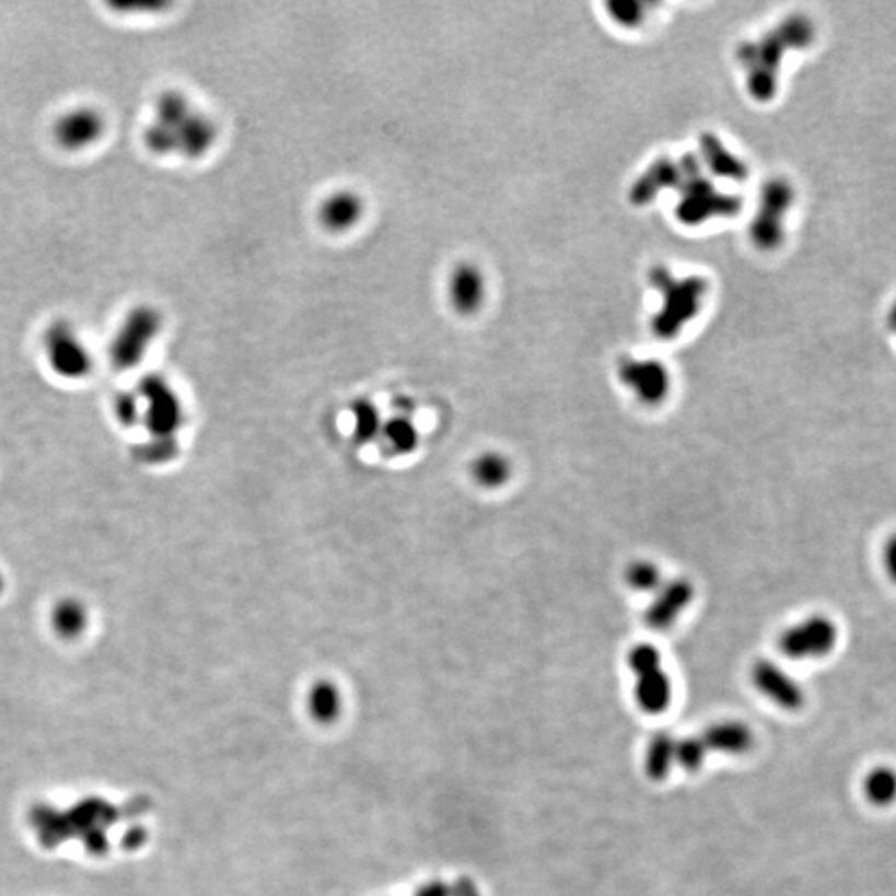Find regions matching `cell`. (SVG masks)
<instances>
[{"label": "cell", "mask_w": 896, "mask_h": 896, "mask_svg": "<svg viewBox=\"0 0 896 896\" xmlns=\"http://www.w3.org/2000/svg\"><path fill=\"white\" fill-rule=\"evenodd\" d=\"M708 754L701 735L676 738V764H679L687 772L701 769L702 764L708 759Z\"/></svg>", "instance_id": "cell-27"}, {"label": "cell", "mask_w": 896, "mask_h": 896, "mask_svg": "<svg viewBox=\"0 0 896 896\" xmlns=\"http://www.w3.org/2000/svg\"><path fill=\"white\" fill-rule=\"evenodd\" d=\"M618 377L642 406H661L671 392L670 369L658 359L625 358L619 362Z\"/></svg>", "instance_id": "cell-11"}, {"label": "cell", "mask_w": 896, "mask_h": 896, "mask_svg": "<svg viewBox=\"0 0 896 896\" xmlns=\"http://www.w3.org/2000/svg\"><path fill=\"white\" fill-rule=\"evenodd\" d=\"M629 670L635 674V694L639 708L648 714L667 711L673 701V683L663 666V656L656 645L641 642L628 656Z\"/></svg>", "instance_id": "cell-5"}, {"label": "cell", "mask_w": 896, "mask_h": 896, "mask_svg": "<svg viewBox=\"0 0 896 896\" xmlns=\"http://www.w3.org/2000/svg\"><path fill=\"white\" fill-rule=\"evenodd\" d=\"M838 628L828 616L812 615L786 629L779 636V648L790 660H818L835 650Z\"/></svg>", "instance_id": "cell-9"}, {"label": "cell", "mask_w": 896, "mask_h": 896, "mask_svg": "<svg viewBox=\"0 0 896 896\" xmlns=\"http://www.w3.org/2000/svg\"><path fill=\"white\" fill-rule=\"evenodd\" d=\"M612 18L618 24L625 27H632L639 25L644 19V4H636V2H613L608 5Z\"/></svg>", "instance_id": "cell-28"}, {"label": "cell", "mask_w": 896, "mask_h": 896, "mask_svg": "<svg viewBox=\"0 0 896 896\" xmlns=\"http://www.w3.org/2000/svg\"><path fill=\"white\" fill-rule=\"evenodd\" d=\"M795 201L793 186L773 178L764 185L759 207L750 223V240L763 252H773L786 240V223Z\"/></svg>", "instance_id": "cell-6"}, {"label": "cell", "mask_w": 896, "mask_h": 896, "mask_svg": "<svg viewBox=\"0 0 896 896\" xmlns=\"http://www.w3.org/2000/svg\"><path fill=\"white\" fill-rule=\"evenodd\" d=\"M163 317L156 307L141 304L128 311L112 342V359L118 368L140 364L148 349L162 333Z\"/></svg>", "instance_id": "cell-7"}, {"label": "cell", "mask_w": 896, "mask_h": 896, "mask_svg": "<svg viewBox=\"0 0 896 896\" xmlns=\"http://www.w3.org/2000/svg\"><path fill=\"white\" fill-rule=\"evenodd\" d=\"M626 583L639 593H656L663 586L661 568L651 560H636L625 573Z\"/></svg>", "instance_id": "cell-25"}, {"label": "cell", "mask_w": 896, "mask_h": 896, "mask_svg": "<svg viewBox=\"0 0 896 896\" xmlns=\"http://www.w3.org/2000/svg\"><path fill=\"white\" fill-rule=\"evenodd\" d=\"M446 295L451 306L462 316H472L485 303L487 281L484 272L474 263H461L446 281Z\"/></svg>", "instance_id": "cell-16"}, {"label": "cell", "mask_w": 896, "mask_h": 896, "mask_svg": "<svg viewBox=\"0 0 896 896\" xmlns=\"http://www.w3.org/2000/svg\"><path fill=\"white\" fill-rule=\"evenodd\" d=\"M218 125L205 112L196 110L191 100L178 90L156 96L153 117L143 131L144 147L153 155L185 156L198 160L217 144Z\"/></svg>", "instance_id": "cell-2"}, {"label": "cell", "mask_w": 896, "mask_h": 896, "mask_svg": "<svg viewBox=\"0 0 896 896\" xmlns=\"http://www.w3.org/2000/svg\"><path fill=\"white\" fill-rule=\"evenodd\" d=\"M883 565H885V571L889 580L896 583V535L886 539L885 546H883Z\"/></svg>", "instance_id": "cell-30"}, {"label": "cell", "mask_w": 896, "mask_h": 896, "mask_svg": "<svg viewBox=\"0 0 896 896\" xmlns=\"http://www.w3.org/2000/svg\"><path fill=\"white\" fill-rule=\"evenodd\" d=\"M470 472L475 484L488 490H497L509 484L513 475V464L505 454L485 452L475 458Z\"/></svg>", "instance_id": "cell-20"}, {"label": "cell", "mask_w": 896, "mask_h": 896, "mask_svg": "<svg viewBox=\"0 0 896 896\" xmlns=\"http://www.w3.org/2000/svg\"><path fill=\"white\" fill-rule=\"evenodd\" d=\"M750 677L757 690L779 708L799 711L804 706V687L773 661H757L750 671Z\"/></svg>", "instance_id": "cell-14"}, {"label": "cell", "mask_w": 896, "mask_h": 896, "mask_svg": "<svg viewBox=\"0 0 896 896\" xmlns=\"http://www.w3.org/2000/svg\"><path fill=\"white\" fill-rule=\"evenodd\" d=\"M42 344L45 361L59 377L79 381L92 371V352L79 330L67 321L50 324Z\"/></svg>", "instance_id": "cell-8"}, {"label": "cell", "mask_w": 896, "mask_h": 896, "mask_svg": "<svg viewBox=\"0 0 896 896\" xmlns=\"http://www.w3.org/2000/svg\"><path fill=\"white\" fill-rule=\"evenodd\" d=\"M886 327H888L889 333L896 336V299L889 306L888 314H886Z\"/></svg>", "instance_id": "cell-31"}, {"label": "cell", "mask_w": 896, "mask_h": 896, "mask_svg": "<svg viewBox=\"0 0 896 896\" xmlns=\"http://www.w3.org/2000/svg\"><path fill=\"white\" fill-rule=\"evenodd\" d=\"M141 398L147 403V423L156 439H173L182 423V406L172 385L165 379H144L140 385Z\"/></svg>", "instance_id": "cell-12"}, {"label": "cell", "mask_w": 896, "mask_h": 896, "mask_svg": "<svg viewBox=\"0 0 896 896\" xmlns=\"http://www.w3.org/2000/svg\"><path fill=\"white\" fill-rule=\"evenodd\" d=\"M385 443L394 454H412L419 445V432L406 417H395L382 427Z\"/></svg>", "instance_id": "cell-24"}, {"label": "cell", "mask_w": 896, "mask_h": 896, "mask_svg": "<svg viewBox=\"0 0 896 896\" xmlns=\"http://www.w3.org/2000/svg\"><path fill=\"white\" fill-rule=\"evenodd\" d=\"M674 764H676V738L670 732H658L645 750V773L653 780L666 779Z\"/></svg>", "instance_id": "cell-22"}, {"label": "cell", "mask_w": 896, "mask_h": 896, "mask_svg": "<svg viewBox=\"0 0 896 896\" xmlns=\"http://www.w3.org/2000/svg\"><path fill=\"white\" fill-rule=\"evenodd\" d=\"M694 596L696 587L686 578L664 581L663 586L654 593L653 602L645 608V625L654 631H667L693 605Z\"/></svg>", "instance_id": "cell-13"}, {"label": "cell", "mask_w": 896, "mask_h": 896, "mask_svg": "<svg viewBox=\"0 0 896 896\" xmlns=\"http://www.w3.org/2000/svg\"><path fill=\"white\" fill-rule=\"evenodd\" d=\"M4 586H5L4 574H2V571H0V594H2V591H4Z\"/></svg>", "instance_id": "cell-32"}, {"label": "cell", "mask_w": 896, "mask_h": 896, "mask_svg": "<svg viewBox=\"0 0 896 896\" xmlns=\"http://www.w3.org/2000/svg\"><path fill=\"white\" fill-rule=\"evenodd\" d=\"M666 188L679 196L676 217L687 226H699L714 218L735 217L741 211V198L715 188L702 172L701 163L689 153L677 160L663 156L651 163L632 183L629 199L636 207H644Z\"/></svg>", "instance_id": "cell-1"}, {"label": "cell", "mask_w": 896, "mask_h": 896, "mask_svg": "<svg viewBox=\"0 0 896 896\" xmlns=\"http://www.w3.org/2000/svg\"><path fill=\"white\" fill-rule=\"evenodd\" d=\"M107 131V120L98 108L79 105L59 115L53 135L57 147L63 152L82 153L95 147Z\"/></svg>", "instance_id": "cell-10"}, {"label": "cell", "mask_w": 896, "mask_h": 896, "mask_svg": "<svg viewBox=\"0 0 896 896\" xmlns=\"http://www.w3.org/2000/svg\"><path fill=\"white\" fill-rule=\"evenodd\" d=\"M863 795L876 808H888L896 804V769L892 766L872 767L863 777Z\"/></svg>", "instance_id": "cell-21"}, {"label": "cell", "mask_w": 896, "mask_h": 896, "mask_svg": "<svg viewBox=\"0 0 896 896\" xmlns=\"http://www.w3.org/2000/svg\"><path fill=\"white\" fill-rule=\"evenodd\" d=\"M352 417H354V437L358 442H371L382 432L384 426L381 422V414L371 400H365V398L358 400L352 409Z\"/></svg>", "instance_id": "cell-26"}, {"label": "cell", "mask_w": 896, "mask_h": 896, "mask_svg": "<svg viewBox=\"0 0 896 896\" xmlns=\"http://www.w3.org/2000/svg\"><path fill=\"white\" fill-rule=\"evenodd\" d=\"M365 201L354 189H337L321 201L317 218L321 226L334 234L349 233L361 224Z\"/></svg>", "instance_id": "cell-15"}, {"label": "cell", "mask_w": 896, "mask_h": 896, "mask_svg": "<svg viewBox=\"0 0 896 896\" xmlns=\"http://www.w3.org/2000/svg\"><path fill=\"white\" fill-rule=\"evenodd\" d=\"M699 147H701L702 162L711 170L712 175L722 179H731V182H744L749 176L747 165L735 156L715 135L709 131L702 133L699 138Z\"/></svg>", "instance_id": "cell-18"}, {"label": "cell", "mask_w": 896, "mask_h": 896, "mask_svg": "<svg viewBox=\"0 0 896 896\" xmlns=\"http://www.w3.org/2000/svg\"><path fill=\"white\" fill-rule=\"evenodd\" d=\"M701 738L708 753L728 754V756L747 754L756 742L753 729L738 721H724L711 725L702 732Z\"/></svg>", "instance_id": "cell-17"}, {"label": "cell", "mask_w": 896, "mask_h": 896, "mask_svg": "<svg viewBox=\"0 0 896 896\" xmlns=\"http://www.w3.org/2000/svg\"><path fill=\"white\" fill-rule=\"evenodd\" d=\"M414 896H457V885L455 883L430 882L420 886Z\"/></svg>", "instance_id": "cell-29"}, {"label": "cell", "mask_w": 896, "mask_h": 896, "mask_svg": "<svg viewBox=\"0 0 896 896\" xmlns=\"http://www.w3.org/2000/svg\"><path fill=\"white\" fill-rule=\"evenodd\" d=\"M89 608L79 597H63L50 612V626L62 639L80 638L89 628Z\"/></svg>", "instance_id": "cell-19"}, {"label": "cell", "mask_w": 896, "mask_h": 896, "mask_svg": "<svg viewBox=\"0 0 896 896\" xmlns=\"http://www.w3.org/2000/svg\"><path fill=\"white\" fill-rule=\"evenodd\" d=\"M650 282L660 291L663 301L651 321V329L658 339H674L702 310L708 281L701 276L676 278L670 269L654 268Z\"/></svg>", "instance_id": "cell-4"}, {"label": "cell", "mask_w": 896, "mask_h": 896, "mask_svg": "<svg viewBox=\"0 0 896 896\" xmlns=\"http://www.w3.org/2000/svg\"><path fill=\"white\" fill-rule=\"evenodd\" d=\"M307 708L314 721L321 724H330L336 721L342 711V696H340L339 687L329 680H317L311 687L310 696H307Z\"/></svg>", "instance_id": "cell-23"}, {"label": "cell", "mask_w": 896, "mask_h": 896, "mask_svg": "<svg viewBox=\"0 0 896 896\" xmlns=\"http://www.w3.org/2000/svg\"><path fill=\"white\" fill-rule=\"evenodd\" d=\"M814 35L811 19L790 15L759 38L738 45L735 57L744 72L747 92L756 102L766 104L773 98L787 53L808 47Z\"/></svg>", "instance_id": "cell-3"}]
</instances>
